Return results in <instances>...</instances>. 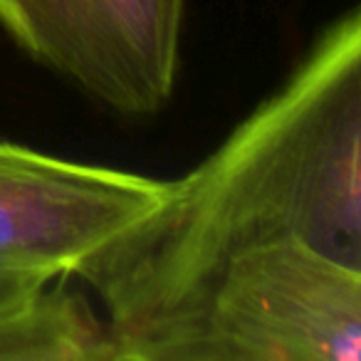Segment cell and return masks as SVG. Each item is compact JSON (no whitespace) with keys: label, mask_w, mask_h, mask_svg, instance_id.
<instances>
[{"label":"cell","mask_w":361,"mask_h":361,"mask_svg":"<svg viewBox=\"0 0 361 361\" xmlns=\"http://www.w3.org/2000/svg\"><path fill=\"white\" fill-rule=\"evenodd\" d=\"M302 238L361 270V13L336 18L290 80L166 201L75 272L124 346L186 319L240 252Z\"/></svg>","instance_id":"6da1fadb"},{"label":"cell","mask_w":361,"mask_h":361,"mask_svg":"<svg viewBox=\"0 0 361 361\" xmlns=\"http://www.w3.org/2000/svg\"><path fill=\"white\" fill-rule=\"evenodd\" d=\"M50 282L55 280L37 275H0V319L23 307L35 292H40Z\"/></svg>","instance_id":"8992f818"},{"label":"cell","mask_w":361,"mask_h":361,"mask_svg":"<svg viewBox=\"0 0 361 361\" xmlns=\"http://www.w3.org/2000/svg\"><path fill=\"white\" fill-rule=\"evenodd\" d=\"M0 361H119V349L85 297L50 282L0 319Z\"/></svg>","instance_id":"5b68a950"},{"label":"cell","mask_w":361,"mask_h":361,"mask_svg":"<svg viewBox=\"0 0 361 361\" xmlns=\"http://www.w3.org/2000/svg\"><path fill=\"white\" fill-rule=\"evenodd\" d=\"M361 270L302 238L233 257L176 324L124 346L121 361H359Z\"/></svg>","instance_id":"7a4b0ae2"},{"label":"cell","mask_w":361,"mask_h":361,"mask_svg":"<svg viewBox=\"0 0 361 361\" xmlns=\"http://www.w3.org/2000/svg\"><path fill=\"white\" fill-rule=\"evenodd\" d=\"M188 0H0V27L42 67L126 116L164 109Z\"/></svg>","instance_id":"3957f363"},{"label":"cell","mask_w":361,"mask_h":361,"mask_svg":"<svg viewBox=\"0 0 361 361\" xmlns=\"http://www.w3.org/2000/svg\"><path fill=\"white\" fill-rule=\"evenodd\" d=\"M169 191L171 180L0 141V275H75Z\"/></svg>","instance_id":"277c9868"}]
</instances>
